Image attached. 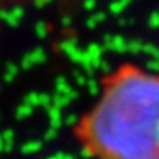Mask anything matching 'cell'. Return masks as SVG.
<instances>
[{"mask_svg": "<svg viewBox=\"0 0 159 159\" xmlns=\"http://www.w3.org/2000/svg\"><path fill=\"white\" fill-rule=\"evenodd\" d=\"M71 134L87 159H159V72L134 62L109 69Z\"/></svg>", "mask_w": 159, "mask_h": 159, "instance_id": "obj_1", "label": "cell"}]
</instances>
